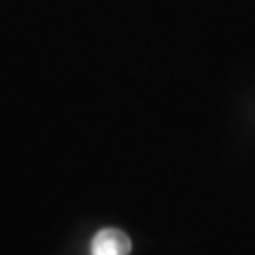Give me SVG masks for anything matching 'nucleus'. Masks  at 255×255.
I'll return each mask as SVG.
<instances>
[{
  "label": "nucleus",
  "mask_w": 255,
  "mask_h": 255,
  "mask_svg": "<svg viewBox=\"0 0 255 255\" xmlns=\"http://www.w3.org/2000/svg\"><path fill=\"white\" fill-rule=\"evenodd\" d=\"M130 249H132L130 238L117 228L100 230L92 241V255H128Z\"/></svg>",
  "instance_id": "obj_1"
}]
</instances>
